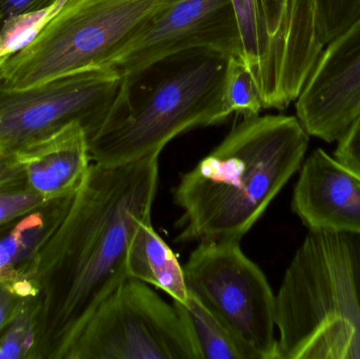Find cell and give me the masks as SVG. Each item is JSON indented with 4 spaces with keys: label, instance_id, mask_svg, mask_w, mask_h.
Wrapping results in <instances>:
<instances>
[{
    "label": "cell",
    "instance_id": "12",
    "mask_svg": "<svg viewBox=\"0 0 360 359\" xmlns=\"http://www.w3.org/2000/svg\"><path fill=\"white\" fill-rule=\"evenodd\" d=\"M15 153L30 187L46 200L77 193L92 164L88 136L79 122Z\"/></svg>",
    "mask_w": 360,
    "mask_h": 359
},
{
    "label": "cell",
    "instance_id": "6",
    "mask_svg": "<svg viewBox=\"0 0 360 359\" xmlns=\"http://www.w3.org/2000/svg\"><path fill=\"white\" fill-rule=\"evenodd\" d=\"M184 270L188 292L252 359H278L274 293L239 242H199Z\"/></svg>",
    "mask_w": 360,
    "mask_h": 359
},
{
    "label": "cell",
    "instance_id": "2",
    "mask_svg": "<svg viewBox=\"0 0 360 359\" xmlns=\"http://www.w3.org/2000/svg\"><path fill=\"white\" fill-rule=\"evenodd\" d=\"M309 141L294 116H243L175 188L179 240L240 242L302 167Z\"/></svg>",
    "mask_w": 360,
    "mask_h": 359
},
{
    "label": "cell",
    "instance_id": "21",
    "mask_svg": "<svg viewBox=\"0 0 360 359\" xmlns=\"http://www.w3.org/2000/svg\"><path fill=\"white\" fill-rule=\"evenodd\" d=\"M33 291L30 280L0 282V333L12 320L23 299Z\"/></svg>",
    "mask_w": 360,
    "mask_h": 359
},
{
    "label": "cell",
    "instance_id": "17",
    "mask_svg": "<svg viewBox=\"0 0 360 359\" xmlns=\"http://www.w3.org/2000/svg\"><path fill=\"white\" fill-rule=\"evenodd\" d=\"M46 202L30 187L16 153L0 150V229Z\"/></svg>",
    "mask_w": 360,
    "mask_h": 359
},
{
    "label": "cell",
    "instance_id": "3",
    "mask_svg": "<svg viewBox=\"0 0 360 359\" xmlns=\"http://www.w3.org/2000/svg\"><path fill=\"white\" fill-rule=\"evenodd\" d=\"M229 57L210 48L171 55L122 76L105 122L89 141L95 164L117 166L160 154L186 131L228 119Z\"/></svg>",
    "mask_w": 360,
    "mask_h": 359
},
{
    "label": "cell",
    "instance_id": "4",
    "mask_svg": "<svg viewBox=\"0 0 360 359\" xmlns=\"http://www.w3.org/2000/svg\"><path fill=\"white\" fill-rule=\"evenodd\" d=\"M278 359H360V235L310 231L275 295Z\"/></svg>",
    "mask_w": 360,
    "mask_h": 359
},
{
    "label": "cell",
    "instance_id": "15",
    "mask_svg": "<svg viewBox=\"0 0 360 359\" xmlns=\"http://www.w3.org/2000/svg\"><path fill=\"white\" fill-rule=\"evenodd\" d=\"M127 272L129 278L160 289L175 303L184 305L188 301L184 267L155 231L151 219L141 221L133 231L127 253Z\"/></svg>",
    "mask_w": 360,
    "mask_h": 359
},
{
    "label": "cell",
    "instance_id": "9",
    "mask_svg": "<svg viewBox=\"0 0 360 359\" xmlns=\"http://www.w3.org/2000/svg\"><path fill=\"white\" fill-rule=\"evenodd\" d=\"M194 48L241 57L240 33L232 0H165L101 67L124 76Z\"/></svg>",
    "mask_w": 360,
    "mask_h": 359
},
{
    "label": "cell",
    "instance_id": "1",
    "mask_svg": "<svg viewBox=\"0 0 360 359\" xmlns=\"http://www.w3.org/2000/svg\"><path fill=\"white\" fill-rule=\"evenodd\" d=\"M158 160L153 154L117 166L91 164L30 278L35 359H65L99 306L129 280V242L136 226L151 219Z\"/></svg>",
    "mask_w": 360,
    "mask_h": 359
},
{
    "label": "cell",
    "instance_id": "23",
    "mask_svg": "<svg viewBox=\"0 0 360 359\" xmlns=\"http://www.w3.org/2000/svg\"><path fill=\"white\" fill-rule=\"evenodd\" d=\"M61 2V0H0V27L6 21L48 10Z\"/></svg>",
    "mask_w": 360,
    "mask_h": 359
},
{
    "label": "cell",
    "instance_id": "18",
    "mask_svg": "<svg viewBox=\"0 0 360 359\" xmlns=\"http://www.w3.org/2000/svg\"><path fill=\"white\" fill-rule=\"evenodd\" d=\"M37 346L34 291L23 299L0 333V359H35Z\"/></svg>",
    "mask_w": 360,
    "mask_h": 359
},
{
    "label": "cell",
    "instance_id": "10",
    "mask_svg": "<svg viewBox=\"0 0 360 359\" xmlns=\"http://www.w3.org/2000/svg\"><path fill=\"white\" fill-rule=\"evenodd\" d=\"M296 113L310 136L334 143L360 113V18L323 48Z\"/></svg>",
    "mask_w": 360,
    "mask_h": 359
},
{
    "label": "cell",
    "instance_id": "19",
    "mask_svg": "<svg viewBox=\"0 0 360 359\" xmlns=\"http://www.w3.org/2000/svg\"><path fill=\"white\" fill-rule=\"evenodd\" d=\"M222 99L229 115H259L264 109L253 76L240 56L229 57Z\"/></svg>",
    "mask_w": 360,
    "mask_h": 359
},
{
    "label": "cell",
    "instance_id": "13",
    "mask_svg": "<svg viewBox=\"0 0 360 359\" xmlns=\"http://www.w3.org/2000/svg\"><path fill=\"white\" fill-rule=\"evenodd\" d=\"M238 23L241 58L253 76L264 109L285 110L295 101L283 61L269 33L258 0H232Z\"/></svg>",
    "mask_w": 360,
    "mask_h": 359
},
{
    "label": "cell",
    "instance_id": "5",
    "mask_svg": "<svg viewBox=\"0 0 360 359\" xmlns=\"http://www.w3.org/2000/svg\"><path fill=\"white\" fill-rule=\"evenodd\" d=\"M165 0H63L38 33L6 59L0 84L19 90L101 67Z\"/></svg>",
    "mask_w": 360,
    "mask_h": 359
},
{
    "label": "cell",
    "instance_id": "20",
    "mask_svg": "<svg viewBox=\"0 0 360 359\" xmlns=\"http://www.w3.org/2000/svg\"><path fill=\"white\" fill-rule=\"evenodd\" d=\"M323 44L342 35L360 18V0H315Z\"/></svg>",
    "mask_w": 360,
    "mask_h": 359
},
{
    "label": "cell",
    "instance_id": "7",
    "mask_svg": "<svg viewBox=\"0 0 360 359\" xmlns=\"http://www.w3.org/2000/svg\"><path fill=\"white\" fill-rule=\"evenodd\" d=\"M65 359H198L174 303L129 278L82 329Z\"/></svg>",
    "mask_w": 360,
    "mask_h": 359
},
{
    "label": "cell",
    "instance_id": "24",
    "mask_svg": "<svg viewBox=\"0 0 360 359\" xmlns=\"http://www.w3.org/2000/svg\"><path fill=\"white\" fill-rule=\"evenodd\" d=\"M1 67H2V65H1V63H0V79H1Z\"/></svg>",
    "mask_w": 360,
    "mask_h": 359
},
{
    "label": "cell",
    "instance_id": "14",
    "mask_svg": "<svg viewBox=\"0 0 360 359\" xmlns=\"http://www.w3.org/2000/svg\"><path fill=\"white\" fill-rule=\"evenodd\" d=\"M74 196L49 200L0 229V282L30 280L42 249L63 223Z\"/></svg>",
    "mask_w": 360,
    "mask_h": 359
},
{
    "label": "cell",
    "instance_id": "11",
    "mask_svg": "<svg viewBox=\"0 0 360 359\" xmlns=\"http://www.w3.org/2000/svg\"><path fill=\"white\" fill-rule=\"evenodd\" d=\"M292 210L310 231L360 235V173L315 150L302 162Z\"/></svg>",
    "mask_w": 360,
    "mask_h": 359
},
{
    "label": "cell",
    "instance_id": "8",
    "mask_svg": "<svg viewBox=\"0 0 360 359\" xmlns=\"http://www.w3.org/2000/svg\"><path fill=\"white\" fill-rule=\"evenodd\" d=\"M122 81L109 67H95L12 90L0 84V150L16 152L79 122L88 141L107 117Z\"/></svg>",
    "mask_w": 360,
    "mask_h": 359
},
{
    "label": "cell",
    "instance_id": "22",
    "mask_svg": "<svg viewBox=\"0 0 360 359\" xmlns=\"http://www.w3.org/2000/svg\"><path fill=\"white\" fill-rule=\"evenodd\" d=\"M334 157L360 173V113L338 139Z\"/></svg>",
    "mask_w": 360,
    "mask_h": 359
},
{
    "label": "cell",
    "instance_id": "16",
    "mask_svg": "<svg viewBox=\"0 0 360 359\" xmlns=\"http://www.w3.org/2000/svg\"><path fill=\"white\" fill-rule=\"evenodd\" d=\"M192 337L198 359H252L226 327L188 292L186 303L173 301Z\"/></svg>",
    "mask_w": 360,
    "mask_h": 359
}]
</instances>
